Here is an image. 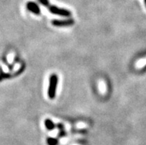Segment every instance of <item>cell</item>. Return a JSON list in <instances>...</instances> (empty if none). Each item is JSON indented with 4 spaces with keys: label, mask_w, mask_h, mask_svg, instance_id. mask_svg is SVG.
I'll return each mask as SVG.
<instances>
[{
    "label": "cell",
    "mask_w": 146,
    "mask_h": 145,
    "mask_svg": "<svg viewBox=\"0 0 146 145\" xmlns=\"http://www.w3.org/2000/svg\"><path fill=\"white\" fill-rule=\"evenodd\" d=\"M58 78L57 75L54 74L50 76V85H49V90H48V96L51 99H54L56 94V89L57 85Z\"/></svg>",
    "instance_id": "1"
},
{
    "label": "cell",
    "mask_w": 146,
    "mask_h": 145,
    "mask_svg": "<svg viewBox=\"0 0 146 145\" xmlns=\"http://www.w3.org/2000/svg\"><path fill=\"white\" fill-rule=\"evenodd\" d=\"M48 7L52 13H55V14L60 15V16H64V17H69V16H70V12L67 11V10L61 9V8H59L56 6L50 5L48 6Z\"/></svg>",
    "instance_id": "2"
},
{
    "label": "cell",
    "mask_w": 146,
    "mask_h": 145,
    "mask_svg": "<svg viewBox=\"0 0 146 145\" xmlns=\"http://www.w3.org/2000/svg\"><path fill=\"white\" fill-rule=\"evenodd\" d=\"M27 7L29 11H32L33 13L35 14L39 15L40 13V10H39V7H38L36 4L35 2H30L27 4Z\"/></svg>",
    "instance_id": "3"
},
{
    "label": "cell",
    "mask_w": 146,
    "mask_h": 145,
    "mask_svg": "<svg viewBox=\"0 0 146 145\" xmlns=\"http://www.w3.org/2000/svg\"><path fill=\"white\" fill-rule=\"evenodd\" d=\"M74 23V21L73 19H68L65 21H59V20H54L52 22V24L55 26H68L71 25Z\"/></svg>",
    "instance_id": "4"
},
{
    "label": "cell",
    "mask_w": 146,
    "mask_h": 145,
    "mask_svg": "<svg viewBox=\"0 0 146 145\" xmlns=\"http://www.w3.org/2000/svg\"><path fill=\"white\" fill-rule=\"evenodd\" d=\"M44 124H45V127H46L48 130H52V129L54 128V123H53V121H50V119L45 120Z\"/></svg>",
    "instance_id": "5"
},
{
    "label": "cell",
    "mask_w": 146,
    "mask_h": 145,
    "mask_svg": "<svg viewBox=\"0 0 146 145\" xmlns=\"http://www.w3.org/2000/svg\"><path fill=\"white\" fill-rule=\"evenodd\" d=\"M100 90L102 93H105L106 92V85L103 81H100Z\"/></svg>",
    "instance_id": "6"
},
{
    "label": "cell",
    "mask_w": 146,
    "mask_h": 145,
    "mask_svg": "<svg viewBox=\"0 0 146 145\" xmlns=\"http://www.w3.org/2000/svg\"><path fill=\"white\" fill-rule=\"evenodd\" d=\"M48 144L49 145H56L57 144V140L54 138H49L47 140Z\"/></svg>",
    "instance_id": "7"
},
{
    "label": "cell",
    "mask_w": 146,
    "mask_h": 145,
    "mask_svg": "<svg viewBox=\"0 0 146 145\" xmlns=\"http://www.w3.org/2000/svg\"><path fill=\"white\" fill-rule=\"evenodd\" d=\"M145 64H146V59H145V60L139 61V62L137 64V67L138 68H141V67H143Z\"/></svg>",
    "instance_id": "8"
},
{
    "label": "cell",
    "mask_w": 146,
    "mask_h": 145,
    "mask_svg": "<svg viewBox=\"0 0 146 145\" xmlns=\"http://www.w3.org/2000/svg\"><path fill=\"white\" fill-rule=\"evenodd\" d=\"M38 1H39L41 4H42L43 5L46 6L47 7H48V6L50 5V4H49V2H48V0H38Z\"/></svg>",
    "instance_id": "9"
},
{
    "label": "cell",
    "mask_w": 146,
    "mask_h": 145,
    "mask_svg": "<svg viewBox=\"0 0 146 145\" xmlns=\"http://www.w3.org/2000/svg\"><path fill=\"white\" fill-rule=\"evenodd\" d=\"M145 1V6H146V0H144Z\"/></svg>",
    "instance_id": "10"
}]
</instances>
